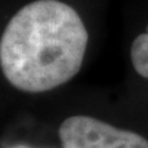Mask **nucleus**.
I'll return each mask as SVG.
<instances>
[{
  "mask_svg": "<svg viewBox=\"0 0 148 148\" xmlns=\"http://www.w3.org/2000/svg\"><path fill=\"white\" fill-rule=\"evenodd\" d=\"M130 59L134 70L148 79V26L147 32L138 34L130 47Z\"/></svg>",
  "mask_w": 148,
  "mask_h": 148,
  "instance_id": "nucleus-3",
  "label": "nucleus"
},
{
  "mask_svg": "<svg viewBox=\"0 0 148 148\" xmlns=\"http://www.w3.org/2000/svg\"><path fill=\"white\" fill-rule=\"evenodd\" d=\"M86 45V27L71 5L36 0L7 23L0 38V67L16 89L47 92L78 73Z\"/></svg>",
  "mask_w": 148,
  "mask_h": 148,
  "instance_id": "nucleus-1",
  "label": "nucleus"
},
{
  "mask_svg": "<svg viewBox=\"0 0 148 148\" xmlns=\"http://www.w3.org/2000/svg\"><path fill=\"white\" fill-rule=\"evenodd\" d=\"M63 148H148L138 133L119 129L89 115H73L59 126Z\"/></svg>",
  "mask_w": 148,
  "mask_h": 148,
  "instance_id": "nucleus-2",
  "label": "nucleus"
},
{
  "mask_svg": "<svg viewBox=\"0 0 148 148\" xmlns=\"http://www.w3.org/2000/svg\"><path fill=\"white\" fill-rule=\"evenodd\" d=\"M8 148H32V147H27L25 144H16V145H12V147H8Z\"/></svg>",
  "mask_w": 148,
  "mask_h": 148,
  "instance_id": "nucleus-4",
  "label": "nucleus"
}]
</instances>
